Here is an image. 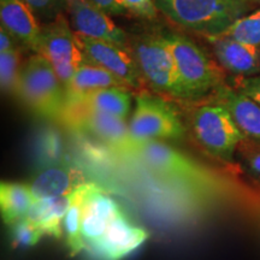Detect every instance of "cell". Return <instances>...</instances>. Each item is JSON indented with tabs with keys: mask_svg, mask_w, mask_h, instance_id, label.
Here are the masks:
<instances>
[{
	"mask_svg": "<svg viewBox=\"0 0 260 260\" xmlns=\"http://www.w3.org/2000/svg\"><path fill=\"white\" fill-rule=\"evenodd\" d=\"M158 11L175 24L203 35L218 37L245 16L248 4L241 0H154Z\"/></svg>",
	"mask_w": 260,
	"mask_h": 260,
	"instance_id": "6da1fadb",
	"label": "cell"
},
{
	"mask_svg": "<svg viewBox=\"0 0 260 260\" xmlns=\"http://www.w3.org/2000/svg\"><path fill=\"white\" fill-rule=\"evenodd\" d=\"M16 96L41 118L61 119L67 94L47 58L34 53L22 64Z\"/></svg>",
	"mask_w": 260,
	"mask_h": 260,
	"instance_id": "7a4b0ae2",
	"label": "cell"
},
{
	"mask_svg": "<svg viewBox=\"0 0 260 260\" xmlns=\"http://www.w3.org/2000/svg\"><path fill=\"white\" fill-rule=\"evenodd\" d=\"M174 56L176 69L187 99H198L223 86L224 73L203 48L184 35H162Z\"/></svg>",
	"mask_w": 260,
	"mask_h": 260,
	"instance_id": "3957f363",
	"label": "cell"
},
{
	"mask_svg": "<svg viewBox=\"0 0 260 260\" xmlns=\"http://www.w3.org/2000/svg\"><path fill=\"white\" fill-rule=\"evenodd\" d=\"M191 129L207 153L224 162H232L241 142L247 139L230 112L218 103L198 107L191 117Z\"/></svg>",
	"mask_w": 260,
	"mask_h": 260,
	"instance_id": "277c9868",
	"label": "cell"
},
{
	"mask_svg": "<svg viewBox=\"0 0 260 260\" xmlns=\"http://www.w3.org/2000/svg\"><path fill=\"white\" fill-rule=\"evenodd\" d=\"M142 77L157 92L187 99L174 56L162 35H142L130 45Z\"/></svg>",
	"mask_w": 260,
	"mask_h": 260,
	"instance_id": "5b68a950",
	"label": "cell"
},
{
	"mask_svg": "<svg viewBox=\"0 0 260 260\" xmlns=\"http://www.w3.org/2000/svg\"><path fill=\"white\" fill-rule=\"evenodd\" d=\"M38 53L47 58L64 88H67L75 73L89 61L65 15L42 25Z\"/></svg>",
	"mask_w": 260,
	"mask_h": 260,
	"instance_id": "8992f818",
	"label": "cell"
},
{
	"mask_svg": "<svg viewBox=\"0 0 260 260\" xmlns=\"http://www.w3.org/2000/svg\"><path fill=\"white\" fill-rule=\"evenodd\" d=\"M125 157L139 160L152 174L170 180L207 182L203 168L170 145L157 140H135Z\"/></svg>",
	"mask_w": 260,
	"mask_h": 260,
	"instance_id": "52a82bcc",
	"label": "cell"
},
{
	"mask_svg": "<svg viewBox=\"0 0 260 260\" xmlns=\"http://www.w3.org/2000/svg\"><path fill=\"white\" fill-rule=\"evenodd\" d=\"M129 130L138 140L178 141L186 135V128L175 107L148 93H140L136 96Z\"/></svg>",
	"mask_w": 260,
	"mask_h": 260,
	"instance_id": "ba28073f",
	"label": "cell"
},
{
	"mask_svg": "<svg viewBox=\"0 0 260 260\" xmlns=\"http://www.w3.org/2000/svg\"><path fill=\"white\" fill-rule=\"evenodd\" d=\"M60 121L71 129L93 135L123 155L126 154L136 140L124 119L80 106H65Z\"/></svg>",
	"mask_w": 260,
	"mask_h": 260,
	"instance_id": "9c48e42d",
	"label": "cell"
},
{
	"mask_svg": "<svg viewBox=\"0 0 260 260\" xmlns=\"http://www.w3.org/2000/svg\"><path fill=\"white\" fill-rule=\"evenodd\" d=\"M67 12L75 34L79 37L104 40L130 50L128 35L118 27L111 16L90 0H67Z\"/></svg>",
	"mask_w": 260,
	"mask_h": 260,
	"instance_id": "30bf717a",
	"label": "cell"
},
{
	"mask_svg": "<svg viewBox=\"0 0 260 260\" xmlns=\"http://www.w3.org/2000/svg\"><path fill=\"white\" fill-rule=\"evenodd\" d=\"M77 38L90 63L109 71L128 88L141 87L145 80L130 50L109 41L94 40L79 35Z\"/></svg>",
	"mask_w": 260,
	"mask_h": 260,
	"instance_id": "8fae6325",
	"label": "cell"
},
{
	"mask_svg": "<svg viewBox=\"0 0 260 260\" xmlns=\"http://www.w3.org/2000/svg\"><path fill=\"white\" fill-rule=\"evenodd\" d=\"M148 237L147 230L135 225L121 211L109 224L105 234L86 249L95 260H123L144 245Z\"/></svg>",
	"mask_w": 260,
	"mask_h": 260,
	"instance_id": "7c38bea8",
	"label": "cell"
},
{
	"mask_svg": "<svg viewBox=\"0 0 260 260\" xmlns=\"http://www.w3.org/2000/svg\"><path fill=\"white\" fill-rule=\"evenodd\" d=\"M81 184L82 182H80V174L76 169L68 162L57 160L39 167L29 187L34 200L39 201L63 197Z\"/></svg>",
	"mask_w": 260,
	"mask_h": 260,
	"instance_id": "4fadbf2b",
	"label": "cell"
},
{
	"mask_svg": "<svg viewBox=\"0 0 260 260\" xmlns=\"http://www.w3.org/2000/svg\"><path fill=\"white\" fill-rule=\"evenodd\" d=\"M0 21L18 45L38 53L42 25L23 0H0Z\"/></svg>",
	"mask_w": 260,
	"mask_h": 260,
	"instance_id": "5bb4252c",
	"label": "cell"
},
{
	"mask_svg": "<svg viewBox=\"0 0 260 260\" xmlns=\"http://www.w3.org/2000/svg\"><path fill=\"white\" fill-rule=\"evenodd\" d=\"M121 211V206L109 194L90 183L84 198L82 214V236L86 248L105 234L109 224Z\"/></svg>",
	"mask_w": 260,
	"mask_h": 260,
	"instance_id": "9a60e30c",
	"label": "cell"
},
{
	"mask_svg": "<svg viewBox=\"0 0 260 260\" xmlns=\"http://www.w3.org/2000/svg\"><path fill=\"white\" fill-rule=\"evenodd\" d=\"M223 69L242 77L260 74V46L224 37L206 38Z\"/></svg>",
	"mask_w": 260,
	"mask_h": 260,
	"instance_id": "2e32d148",
	"label": "cell"
},
{
	"mask_svg": "<svg viewBox=\"0 0 260 260\" xmlns=\"http://www.w3.org/2000/svg\"><path fill=\"white\" fill-rule=\"evenodd\" d=\"M216 100L223 105L235 121L236 125L248 140L260 144V105L240 90L222 86L214 90Z\"/></svg>",
	"mask_w": 260,
	"mask_h": 260,
	"instance_id": "e0dca14e",
	"label": "cell"
},
{
	"mask_svg": "<svg viewBox=\"0 0 260 260\" xmlns=\"http://www.w3.org/2000/svg\"><path fill=\"white\" fill-rule=\"evenodd\" d=\"M67 105L80 106L125 121L132 110V93L126 87H109L76 95H68L65 106Z\"/></svg>",
	"mask_w": 260,
	"mask_h": 260,
	"instance_id": "ac0fdd59",
	"label": "cell"
},
{
	"mask_svg": "<svg viewBox=\"0 0 260 260\" xmlns=\"http://www.w3.org/2000/svg\"><path fill=\"white\" fill-rule=\"evenodd\" d=\"M76 189L54 199L39 200L32 204L25 219L41 230L44 235L60 239L64 235L63 222L71 204L74 203Z\"/></svg>",
	"mask_w": 260,
	"mask_h": 260,
	"instance_id": "d6986e66",
	"label": "cell"
},
{
	"mask_svg": "<svg viewBox=\"0 0 260 260\" xmlns=\"http://www.w3.org/2000/svg\"><path fill=\"white\" fill-rule=\"evenodd\" d=\"M35 203L29 184L3 182L0 184V210L3 220L11 226L24 219Z\"/></svg>",
	"mask_w": 260,
	"mask_h": 260,
	"instance_id": "ffe728a7",
	"label": "cell"
},
{
	"mask_svg": "<svg viewBox=\"0 0 260 260\" xmlns=\"http://www.w3.org/2000/svg\"><path fill=\"white\" fill-rule=\"evenodd\" d=\"M109 87H125L121 81L116 79L112 74L106 71L103 68L90 63L83 64L79 70L75 73L73 79L65 88V94L68 95H76ZM128 88V87H126Z\"/></svg>",
	"mask_w": 260,
	"mask_h": 260,
	"instance_id": "44dd1931",
	"label": "cell"
},
{
	"mask_svg": "<svg viewBox=\"0 0 260 260\" xmlns=\"http://www.w3.org/2000/svg\"><path fill=\"white\" fill-rule=\"evenodd\" d=\"M89 186L90 183H82L76 188L74 203L71 204L63 222L65 243H67L71 255L79 254L80 252L86 249L82 236V214L84 198L89 189Z\"/></svg>",
	"mask_w": 260,
	"mask_h": 260,
	"instance_id": "7402d4cb",
	"label": "cell"
},
{
	"mask_svg": "<svg viewBox=\"0 0 260 260\" xmlns=\"http://www.w3.org/2000/svg\"><path fill=\"white\" fill-rule=\"evenodd\" d=\"M218 37L260 46V9L249 15L242 16Z\"/></svg>",
	"mask_w": 260,
	"mask_h": 260,
	"instance_id": "603a6c76",
	"label": "cell"
},
{
	"mask_svg": "<svg viewBox=\"0 0 260 260\" xmlns=\"http://www.w3.org/2000/svg\"><path fill=\"white\" fill-rule=\"evenodd\" d=\"M21 52L19 48L0 52V86L3 93L16 94L21 74Z\"/></svg>",
	"mask_w": 260,
	"mask_h": 260,
	"instance_id": "cb8c5ba5",
	"label": "cell"
},
{
	"mask_svg": "<svg viewBox=\"0 0 260 260\" xmlns=\"http://www.w3.org/2000/svg\"><path fill=\"white\" fill-rule=\"evenodd\" d=\"M40 22L48 23L67 11V0H23Z\"/></svg>",
	"mask_w": 260,
	"mask_h": 260,
	"instance_id": "d4e9b609",
	"label": "cell"
},
{
	"mask_svg": "<svg viewBox=\"0 0 260 260\" xmlns=\"http://www.w3.org/2000/svg\"><path fill=\"white\" fill-rule=\"evenodd\" d=\"M11 228V236L12 241L15 245L22 247H31L35 246L40 241V239L44 236V234L38 226L31 224L27 219H22L19 222L15 223Z\"/></svg>",
	"mask_w": 260,
	"mask_h": 260,
	"instance_id": "484cf974",
	"label": "cell"
},
{
	"mask_svg": "<svg viewBox=\"0 0 260 260\" xmlns=\"http://www.w3.org/2000/svg\"><path fill=\"white\" fill-rule=\"evenodd\" d=\"M245 141L241 142L237 151L241 153L242 164L246 170L260 181V144L251 140L252 144L247 145Z\"/></svg>",
	"mask_w": 260,
	"mask_h": 260,
	"instance_id": "4316f807",
	"label": "cell"
},
{
	"mask_svg": "<svg viewBox=\"0 0 260 260\" xmlns=\"http://www.w3.org/2000/svg\"><path fill=\"white\" fill-rule=\"evenodd\" d=\"M129 14L144 19H154L158 16V9L154 0H121Z\"/></svg>",
	"mask_w": 260,
	"mask_h": 260,
	"instance_id": "83f0119b",
	"label": "cell"
},
{
	"mask_svg": "<svg viewBox=\"0 0 260 260\" xmlns=\"http://www.w3.org/2000/svg\"><path fill=\"white\" fill-rule=\"evenodd\" d=\"M236 89L246 94L247 96L252 98L260 105V74L255 76L241 77L237 80Z\"/></svg>",
	"mask_w": 260,
	"mask_h": 260,
	"instance_id": "f1b7e54d",
	"label": "cell"
},
{
	"mask_svg": "<svg viewBox=\"0 0 260 260\" xmlns=\"http://www.w3.org/2000/svg\"><path fill=\"white\" fill-rule=\"evenodd\" d=\"M90 2L110 16H123L129 14L128 10L123 6L121 0H90Z\"/></svg>",
	"mask_w": 260,
	"mask_h": 260,
	"instance_id": "f546056e",
	"label": "cell"
},
{
	"mask_svg": "<svg viewBox=\"0 0 260 260\" xmlns=\"http://www.w3.org/2000/svg\"><path fill=\"white\" fill-rule=\"evenodd\" d=\"M18 48L17 41L4 27L0 28V52H8Z\"/></svg>",
	"mask_w": 260,
	"mask_h": 260,
	"instance_id": "4dcf8cb0",
	"label": "cell"
},
{
	"mask_svg": "<svg viewBox=\"0 0 260 260\" xmlns=\"http://www.w3.org/2000/svg\"><path fill=\"white\" fill-rule=\"evenodd\" d=\"M241 2L246 3V4H259V0H241Z\"/></svg>",
	"mask_w": 260,
	"mask_h": 260,
	"instance_id": "1f68e13d",
	"label": "cell"
},
{
	"mask_svg": "<svg viewBox=\"0 0 260 260\" xmlns=\"http://www.w3.org/2000/svg\"><path fill=\"white\" fill-rule=\"evenodd\" d=\"M259 4H260V0H259Z\"/></svg>",
	"mask_w": 260,
	"mask_h": 260,
	"instance_id": "d6a6232c",
	"label": "cell"
}]
</instances>
